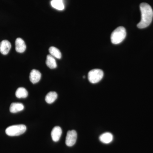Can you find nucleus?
<instances>
[{
    "label": "nucleus",
    "instance_id": "f257e3e1",
    "mask_svg": "<svg viewBox=\"0 0 153 153\" xmlns=\"http://www.w3.org/2000/svg\"><path fill=\"white\" fill-rule=\"evenodd\" d=\"M140 10L141 13V19L137 26L140 29H144L149 26L152 23L153 18V11L152 7L146 3L140 4Z\"/></svg>",
    "mask_w": 153,
    "mask_h": 153
},
{
    "label": "nucleus",
    "instance_id": "f03ea898",
    "mask_svg": "<svg viewBox=\"0 0 153 153\" xmlns=\"http://www.w3.org/2000/svg\"><path fill=\"white\" fill-rule=\"evenodd\" d=\"M126 36L125 28L123 27H119L115 29L111 33V40L112 44H120L124 40Z\"/></svg>",
    "mask_w": 153,
    "mask_h": 153
},
{
    "label": "nucleus",
    "instance_id": "7ed1b4c3",
    "mask_svg": "<svg viewBox=\"0 0 153 153\" xmlns=\"http://www.w3.org/2000/svg\"><path fill=\"white\" fill-rule=\"evenodd\" d=\"M27 130V127L24 125H16L9 126L6 129V133L9 136H18L21 135Z\"/></svg>",
    "mask_w": 153,
    "mask_h": 153
},
{
    "label": "nucleus",
    "instance_id": "20e7f679",
    "mask_svg": "<svg viewBox=\"0 0 153 153\" xmlns=\"http://www.w3.org/2000/svg\"><path fill=\"white\" fill-rule=\"evenodd\" d=\"M104 73L101 69H94L91 70L88 73V79L91 83H97L102 79Z\"/></svg>",
    "mask_w": 153,
    "mask_h": 153
},
{
    "label": "nucleus",
    "instance_id": "39448f33",
    "mask_svg": "<svg viewBox=\"0 0 153 153\" xmlns=\"http://www.w3.org/2000/svg\"><path fill=\"white\" fill-rule=\"evenodd\" d=\"M77 133L75 130L69 131L67 132L66 139V144L68 146H74L76 142Z\"/></svg>",
    "mask_w": 153,
    "mask_h": 153
},
{
    "label": "nucleus",
    "instance_id": "423d86ee",
    "mask_svg": "<svg viewBox=\"0 0 153 153\" xmlns=\"http://www.w3.org/2000/svg\"><path fill=\"white\" fill-rule=\"evenodd\" d=\"M11 48V43L7 40H4L0 43V52L3 55L8 54Z\"/></svg>",
    "mask_w": 153,
    "mask_h": 153
},
{
    "label": "nucleus",
    "instance_id": "0eeeda50",
    "mask_svg": "<svg viewBox=\"0 0 153 153\" xmlns=\"http://www.w3.org/2000/svg\"><path fill=\"white\" fill-rule=\"evenodd\" d=\"M62 133V129L60 127L58 126L55 127L51 132V136L52 140L55 142L58 141L60 139Z\"/></svg>",
    "mask_w": 153,
    "mask_h": 153
},
{
    "label": "nucleus",
    "instance_id": "6e6552de",
    "mask_svg": "<svg viewBox=\"0 0 153 153\" xmlns=\"http://www.w3.org/2000/svg\"><path fill=\"white\" fill-rule=\"evenodd\" d=\"M41 74L38 70L33 69L30 73V79L33 84H36L40 81L41 79Z\"/></svg>",
    "mask_w": 153,
    "mask_h": 153
},
{
    "label": "nucleus",
    "instance_id": "1a4fd4ad",
    "mask_svg": "<svg viewBox=\"0 0 153 153\" xmlns=\"http://www.w3.org/2000/svg\"><path fill=\"white\" fill-rule=\"evenodd\" d=\"M25 41L21 38H17L16 41V50L19 53H23L26 49Z\"/></svg>",
    "mask_w": 153,
    "mask_h": 153
},
{
    "label": "nucleus",
    "instance_id": "9d476101",
    "mask_svg": "<svg viewBox=\"0 0 153 153\" xmlns=\"http://www.w3.org/2000/svg\"><path fill=\"white\" fill-rule=\"evenodd\" d=\"M99 140L103 143L109 144L112 141L113 136L111 133H104L100 136Z\"/></svg>",
    "mask_w": 153,
    "mask_h": 153
},
{
    "label": "nucleus",
    "instance_id": "9b49d317",
    "mask_svg": "<svg viewBox=\"0 0 153 153\" xmlns=\"http://www.w3.org/2000/svg\"><path fill=\"white\" fill-rule=\"evenodd\" d=\"M24 109V105L20 102H13L11 104L10 108V111L12 113L20 112Z\"/></svg>",
    "mask_w": 153,
    "mask_h": 153
},
{
    "label": "nucleus",
    "instance_id": "f8f14e48",
    "mask_svg": "<svg viewBox=\"0 0 153 153\" xmlns=\"http://www.w3.org/2000/svg\"><path fill=\"white\" fill-rule=\"evenodd\" d=\"M46 64L49 68L51 69L56 68L57 66V63L55 57L50 55L47 56Z\"/></svg>",
    "mask_w": 153,
    "mask_h": 153
},
{
    "label": "nucleus",
    "instance_id": "ddd939ff",
    "mask_svg": "<svg viewBox=\"0 0 153 153\" xmlns=\"http://www.w3.org/2000/svg\"><path fill=\"white\" fill-rule=\"evenodd\" d=\"M57 94L55 91H50L49 92L46 97H45V100L47 103L49 104H51L53 103L57 99Z\"/></svg>",
    "mask_w": 153,
    "mask_h": 153
},
{
    "label": "nucleus",
    "instance_id": "4468645a",
    "mask_svg": "<svg viewBox=\"0 0 153 153\" xmlns=\"http://www.w3.org/2000/svg\"><path fill=\"white\" fill-rule=\"evenodd\" d=\"M51 4L53 8L58 10H63L65 8L63 0H52Z\"/></svg>",
    "mask_w": 153,
    "mask_h": 153
},
{
    "label": "nucleus",
    "instance_id": "2eb2a0df",
    "mask_svg": "<svg viewBox=\"0 0 153 153\" xmlns=\"http://www.w3.org/2000/svg\"><path fill=\"white\" fill-rule=\"evenodd\" d=\"M28 95L27 91L25 88H19L16 91V97L18 98H25L27 97Z\"/></svg>",
    "mask_w": 153,
    "mask_h": 153
},
{
    "label": "nucleus",
    "instance_id": "dca6fc26",
    "mask_svg": "<svg viewBox=\"0 0 153 153\" xmlns=\"http://www.w3.org/2000/svg\"><path fill=\"white\" fill-rule=\"evenodd\" d=\"M49 52L50 53V55H52L54 57L57 58V59H60L61 58V52L60 50L57 48L54 47H50L49 49Z\"/></svg>",
    "mask_w": 153,
    "mask_h": 153
}]
</instances>
